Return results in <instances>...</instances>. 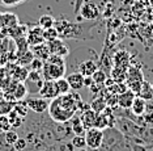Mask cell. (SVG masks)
<instances>
[{"label":"cell","mask_w":153,"mask_h":151,"mask_svg":"<svg viewBox=\"0 0 153 151\" xmlns=\"http://www.w3.org/2000/svg\"><path fill=\"white\" fill-rule=\"evenodd\" d=\"M54 82H55V86H56L59 96H62V95H67L69 91H71V87H69V84H68L65 78H59L56 80H54Z\"/></svg>","instance_id":"cell-29"},{"label":"cell","mask_w":153,"mask_h":151,"mask_svg":"<svg viewBox=\"0 0 153 151\" xmlns=\"http://www.w3.org/2000/svg\"><path fill=\"white\" fill-rule=\"evenodd\" d=\"M13 146H15L16 151H25L27 149V142H26V139L24 138V137H20Z\"/></svg>","instance_id":"cell-39"},{"label":"cell","mask_w":153,"mask_h":151,"mask_svg":"<svg viewBox=\"0 0 153 151\" xmlns=\"http://www.w3.org/2000/svg\"><path fill=\"white\" fill-rule=\"evenodd\" d=\"M151 151H153V149H152V150H151Z\"/></svg>","instance_id":"cell-46"},{"label":"cell","mask_w":153,"mask_h":151,"mask_svg":"<svg viewBox=\"0 0 153 151\" xmlns=\"http://www.w3.org/2000/svg\"><path fill=\"white\" fill-rule=\"evenodd\" d=\"M13 110L17 112V113L21 116V117H26V116L29 114V108H27L25 100L16 101V103H15V107H13Z\"/></svg>","instance_id":"cell-30"},{"label":"cell","mask_w":153,"mask_h":151,"mask_svg":"<svg viewBox=\"0 0 153 151\" xmlns=\"http://www.w3.org/2000/svg\"><path fill=\"white\" fill-rule=\"evenodd\" d=\"M97 116H98V113H96L92 108H89V109H86V110L80 113V118H81V121H82V124H84L86 130L90 128H94Z\"/></svg>","instance_id":"cell-18"},{"label":"cell","mask_w":153,"mask_h":151,"mask_svg":"<svg viewBox=\"0 0 153 151\" xmlns=\"http://www.w3.org/2000/svg\"><path fill=\"white\" fill-rule=\"evenodd\" d=\"M0 96H1V89H0Z\"/></svg>","instance_id":"cell-44"},{"label":"cell","mask_w":153,"mask_h":151,"mask_svg":"<svg viewBox=\"0 0 153 151\" xmlns=\"http://www.w3.org/2000/svg\"><path fill=\"white\" fill-rule=\"evenodd\" d=\"M4 135H5V141L8 142L9 145H15V143L17 142V139L20 138V134L16 129H11V130L5 131Z\"/></svg>","instance_id":"cell-34"},{"label":"cell","mask_w":153,"mask_h":151,"mask_svg":"<svg viewBox=\"0 0 153 151\" xmlns=\"http://www.w3.org/2000/svg\"><path fill=\"white\" fill-rule=\"evenodd\" d=\"M115 121H117V117H115V114H114L113 109H110V108L107 107L102 113H98V116H97L94 128H98L101 130H105L107 128L115 126Z\"/></svg>","instance_id":"cell-8"},{"label":"cell","mask_w":153,"mask_h":151,"mask_svg":"<svg viewBox=\"0 0 153 151\" xmlns=\"http://www.w3.org/2000/svg\"><path fill=\"white\" fill-rule=\"evenodd\" d=\"M90 108H92V109L94 110L96 113H102V112L107 108L106 99H105V97H102V96L93 99L92 103H90Z\"/></svg>","instance_id":"cell-25"},{"label":"cell","mask_w":153,"mask_h":151,"mask_svg":"<svg viewBox=\"0 0 153 151\" xmlns=\"http://www.w3.org/2000/svg\"><path fill=\"white\" fill-rule=\"evenodd\" d=\"M12 129V125L9 122L8 116H0V131H8Z\"/></svg>","instance_id":"cell-37"},{"label":"cell","mask_w":153,"mask_h":151,"mask_svg":"<svg viewBox=\"0 0 153 151\" xmlns=\"http://www.w3.org/2000/svg\"><path fill=\"white\" fill-rule=\"evenodd\" d=\"M80 16L82 17V20L86 21H93V20H98L101 16L98 5L94 3H89L86 2L82 4V7L80 8Z\"/></svg>","instance_id":"cell-10"},{"label":"cell","mask_w":153,"mask_h":151,"mask_svg":"<svg viewBox=\"0 0 153 151\" xmlns=\"http://www.w3.org/2000/svg\"><path fill=\"white\" fill-rule=\"evenodd\" d=\"M4 28V15L0 12V30Z\"/></svg>","instance_id":"cell-41"},{"label":"cell","mask_w":153,"mask_h":151,"mask_svg":"<svg viewBox=\"0 0 153 151\" xmlns=\"http://www.w3.org/2000/svg\"><path fill=\"white\" fill-rule=\"evenodd\" d=\"M71 143H72V146H74L75 150L85 149V147H86L85 135H74V137L71 138Z\"/></svg>","instance_id":"cell-32"},{"label":"cell","mask_w":153,"mask_h":151,"mask_svg":"<svg viewBox=\"0 0 153 151\" xmlns=\"http://www.w3.org/2000/svg\"><path fill=\"white\" fill-rule=\"evenodd\" d=\"M90 26H86L84 24L69 23V21L64 20V19L55 21V24H54V28L58 30L59 38H62V40H64V38H80V37H82L85 33V30H88Z\"/></svg>","instance_id":"cell-3"},{"label":"cell","mask_w":153,"mask_h":151,"mask_svg":"<svg viewBox=\"0 0 153 151\" xmlns=\"http://www.w3.org/2000/svg\"><path fill=\"white\" fill-rule=\"evenodd\" d=\"M67 66L65 65H56L45 61L43 68H42V76L45 80H56L59 78H64Z\"/></svg>","instance_id":"cell-5"},{"label":"cell","mask_w":153,"mask_h":151,"mask_svg":"<svg viewBox=\"0 0 153 151\" xmlns=\"http://www.w3.org/2000/svg\"><path fill=\"white\" fill-rule=\"evenodd\" d=\"M151 28H152V29H151V33H152V36H153V25H152Z\"/></svg>","instance_id":"cell-42"},{"label":"cell","mask_w":153,"mask_h":151,"mask_svg":"<svg viewBox=\"0 0 153 151\" xmlns=\"http://www.w3.org/2000/svg\"><path fill=\"white\" fill-rule=\"evenodd\" d=\"M25 0H1V4H4L7 7H13V5H19L24 3Z\"/></svg>","instance_id":"cell-40"},{"label":"cell","mask_w":153,"mask_h":151,"mask_svg":"<svg viewBox=\"0 0 153 151\" xmlns=\"http://www.w3.org/2000/svg\"><path fill=\"white\" fill-rule=\"evenodd\" d=\"M65 79H67V82H68V84H69V87H71L72 91H80L82 87H84L85 76L81 75L79 71L71 72Z\"/></svg>","instance_id":"cell-16"},{"label":"cell","mask_w":153,"mask_h":151,"mask_svg":"<svg viewBox=\"0 0 153 151\" xmlns=\"http://www.w3.org/2000/svg\"><path fill=\"white\" fill-rule=\"evenodd\" d=\"M0 4H1V0H0Z\"/></svg>","instance_id":"cell-45"},{"label":"cell","mask_w":153,"mask_h":151,"mask_svg":"<svg viewBox=\"0 0 153 151\" xmlns=\"http://www.w3.org/2000/svg\"><path fill=\"white\" fill-rule=\"evenodd\" d=\"M152 95H153V84H152Z\"/></svg>","instance_id":"cell-43"},{"label":"cell","mask_w":153,"mask_h":151,"mask_svg":"<svg viewBox=\"0 0 153 151\" xmlns=\"http://www.w3.org/2000/svg\"><path fill=\"white\" fill-rule=\"evenodd\" d=\"M97 70H98V65H97L96 61H93V59L81 61L79 63V67H77V71L84 76H92Z\"/></svg>","instance_id":"cell-15"},{"label":"cell","mask_w":153,"mask_h":151,"mask_svg":"<svg viewBox=\"0 0 153 151\" xmlns=\"http://www.w3.org/2000/svg\"><path fill=\"white\" fill-rule=\"evenodd\" d=\"M32 51H33L34 57L38 58V59H42V61H46V59L50 57V54H51L47 42H43V44L32 46Z\"/></svg>","instance_id":"cell-20"},{"label":"cell","mask_w":153,"mask_h":151,"mask_svg":"<svg viewBox=\"0 0 153 151\" xmlns=\"http://www.w3.org/2000/svg\"><path fill=\"white\" fill-rule=\"evenodd\" d=\"M19 134L26 139L29 151H43L48 145L58 141H69L72 133L68 122H55L50 114L46 113H29L25 117V122L19 128Z\"/></svg>","instance_id":"cell-1"},{"label":"cell","mask_w":153,"mask_h":151,"mask_svg":"<svg viewBox=\"0 0 153 151\" xmlns=\"http://www.w3.org/2000/svg\"><path fill=\"white\" fill-rule=\"evenodd\" d=\"M98 151H132L130 141L115 126L103 130V141Z\"/></svg>","instance_id":"cell-2"},{"label":"cell","mask_w":153,"mask_h":151,"mask_svg":"<svg viewBox=\"0 0 153 151\" xmlns=\"http://www.w3.org/2000/svg\"><path fill=\"white\" fill-rule=\"evenodd\" d=\"M43 38L46 42H50L53 40H56L59 38V34H58V30L55 28H48V29H43Z\"/></svg>","instance_id":"cell-35"},{"label":"cell","mask_w":153,"mask_h":151,"mask_svg":"<svg viewBox=\"0 0 153 151\" xmlns=\"http://www.w3.org/2000/svg\"><path fill=\"white\" fill-rule=\"evenodd\" d=\"M106 78H107V76H106L105 71H103V70H101V68H98V70H97V71L92 75L93 83H94V84H100V86H103V84H105V82L107 80Z\"/></svg>","instance_id":"cell-33"},{"label":"cell","mask_w":153,"mask_h":151,"mask_svg":"<svg viewBox=\"0 0 153 151\" xmlns=\"http://www.w3.org/2000/svg\"><path fill=\"white\" fill-rule=\"evenodd\" d=\"M48 114L53 118L55 122H59V124H64V122H68L72 117L76 114L75 112L69 110L68 108H65L63 104L60 103L59 97L50 101V107H48Z\"/></svg>","instance_id":"cell-4"},{"label":"cell","mask_w":153,"mask_h":151,"mask_svg":"<svg viewBox=\"0 0 153 151\" xmlns=\"http://www.w3.org/2000/svg\"><path fill=\"white\" fill-rule=\"evenodd\" d=\"M38 95L45 97V99H47V100L56 99L59 96V93H58V89H56V86H55L54 80H45L43 84H42V88H41Z\"/></svg>","instance_id":"cell-13"},{"label":"cell","mask_w":153,"mask_h":151,"mask_svg":"<svg viewBox=\"0 0 153 151\" xmlns=\"http://www.w3.org/2000/svg\"><path fill=\"white\" fill-rule=\"evenodd\" d=\"M3 15H4V28L11 29V28H15L19 25V17H17V15L12 12H5Z\"/></svg>","instance_id":"cell-28"},{"label":"cell","mask_w":153,"mask_h":151,"mask_svg":"<svg viewBox=\"0 0 153 151\" xmlns=\"http://www.w3.org/2000/svg\"><path fill=\"white\" fill-rule=\"evenodd\" d=\"M43 82H45V79L41 71H30L24 83H25V86L27 88V93L34 95V93H39Z\"/></svg>","instance_id":"cell-6"},{"label":"cell","mask_w":153,"mask_h":151,"mask_svg":"<svg viewBox=\"0 0 153 151\" xmlns=\"http://www.w3.org/2000/svg\"><path fill=\"white\" fill-rule=\"evenodd\" d=\"M0 151H16L15 146L9 145V143L5 141L4 131H0Z\"/></svg>","instance_id":"cell-36"},{"label":"cell","mask_w":153,"mask_h":151,"mask_svg":"<svg viewBox=\"0 0 153 151\" xmlns=\"http://www.w3.org/2000/svg\"><path fill=\"white\" fill-rule=\"evenodd\" d=\"M26 41H27V44H29V46H36V45H39V44L46 42L45 41V38H43V29L39 25L27 29Z\"/></svg>","instance_id":"cell-11"},{"label":"cell","mask_w":153,"mask_h":151,"mask_svg":"<svg viewBox=\"0 0 153 151\" xmlns=\"http://www.w3.org/2000/svg\"><path fill=\"white\" fill-rule=\"evenodd\" d=\"M148 109V104H147V100H144L143 97L140 96H136L134 100V103H132L130 110L134 113L135 116H139V117H141V116L145 114V112Z\"/></svg>","instance_id":"cell-17"},{"label":"cell","mask_w":153,"mask_h":151,"mask_svg":"<svg viewBox=\"0 0 153 151\" xmlns=\"http://www.w3.org/2000/svg\"><path fill=\"white\" fill-rule=\"evenodd\" d=\"M27 95V88L25 86L24 82H17L15 88H13V97H15L16 101H20V100H25Z\"/></svg>","instance_id":"cell-22"},{"label":"cell","mask_w":153,"mask_h":151,"mask_svg":"<svg viewBox=\"0 0 153 151\" xmlns=\"http://www.w3.org/2000/svg\"><path fill=\"white\" fill-rule=\"evenodd\" d=\"M55 24V19L50 15H43L39 17L38 20V25H39L42 29H48V28H53Z\"/></svg>","instance_id":"cell-31"},{"label":"cell","mask_w":153,"mask_h":151,"mask_svg":"<svg viewBox=\"0 0 153 151\" xmlns=\"http://www.w3.org/2000/svg\"><path fill=\"white\" fill-rule=\"evenodd\" d=\"M86 147L93 150H98L103 141V130L98 128H90L85 131Z\"/></svg>","instance_id":"cell-9"},{"label":"cell","mask_w":153,"mask_h":151,"mask_svg":"<svg viewBox=\"0 0 153 151\" xmlns=\"http://www.w3.org/2000/svg\"><path fill=\"white\" fill-rule=\"evenodd\" d=\"M47 45H48V49H50L51 54H58L64 58L69 54V47L65 45L64 40H62V38H56V40L47 42Z\"/></svg>","instance_id":"cell-12"},{"label":"cell","mask_w":153,"mask_h":151,"mask_svg":"<svg viewBox=\"0 0 153 151\" xmlns=\"http://www.w3.org/2000/svg\"><path fill=\"white\" fill-rule=\"evenodd\" d=\"M135 97H136V93L131 89H127L124 92L119 93L118 95V107L122 108V109H130Z\"/></svg>","instance_id":"cell-14"},{"label":"cell","mask_w":153,"mask_h":151,"mask_svg":"<svg viewBox=\"0 0 153 151\" xmlns=\"http://www.w3.org/2000/svg\"><path fill=\"white\" fill-rule=\"evenodd\" d=\"M8 118H9V122H11V125H12V129H16V130L19 128H21L24 125V122H25V117H21V116L15 110H12L11 113L8 114Z\"/></svg>","instance_id":"cell-27"},{"label":"cell","mask_w":153,"mask_h":151,"mask_svg":"<svg viewBox=\"0 0 153 151\" xmlns=\"http://www.w3.org/2000/svg\"><path fill=\"white\" fill-rule=\"evenodd\" d=\"M15 103H13V101L7 100L5 97L1 95V96H0V116H8L13 110Z\"/></svg>","instance_id":"cell-24"},{"label":"cell","mask_w":153,"mask_h":151,"mask_svg":"<svg viewBox=\"0 0 153 151\" xmlns=\"http://www.w3.org/2000/svg\"><path fill=\"white\" fill-rule=\"evenodd\" d=\"M139 95L137 96L143 97L144 100H153V95H152V84L148 82H143L140 86V89H139Z\"/></svg>","instance_id":"cell-26"},{"label":"cell","mask_w":153,"mask_h":151,"mask_svg":"<svg viewBox=\"0 0 153 151\" xmlns=\"http://www.w3.org/2000/svg\"><path fill=\"white\" fill-rule=\"evenodd\" d=\"M69 125H71L74 135H85L86 129H85V126H84L81 118H80L79 116H74V117L69 120Z\"/></svg>","instance_id":"cell-21"},{"label":"cell","mask_w":153,"mask_h":151,"mask_svg":"<svg viewBox=\"0 0 153 151\" xmlns=\"http://www.w3.org/2000/svg\"><path fill=\"white\" fill-rule=\"evenodd\" d=\"M34 58H36V57H34L33 51L32 50H26L25 53H21V54L17 55L16 63H17V65L24 66V67H25V66H30V63L33 62Z\"/></svg>","instance_id":"cell-23"},{"label":"cell","mask_w":153,"mask_h":151,"mask_svg":"<svg viewBox=\"0 0 153 151\" xmlns=\"http://www.w3.org/2000/svg\"><path fill=\"white\" fill-rule=\"evenodd\" d=\"M43 151H76L71 141H58L46 146Z\"/></svg>","instance_id":"cell-19"},{"label":"cell","mask_w":153,"mask_h":151,"mask_svg":"<svg viewBox=\"0 0 153 151\" xmlns=\"http://www.w3.org/2000/svg\"><path fill=\"white\" fill-rule=\"evenodd\" d=\"M26 105L29 110L34 112V113H46L50 107V100L45 99L42 96H29L25 99Z\"/></svg>","instance_id":"cell-7"},{"label":"cell","mask_w":153,"mask_h":151,"mask_svg":"<svg viewBox=\"0 0 153 151\" xmlns=\"http://www.w3.org/2000/svg\"><path fill=\"white\" fill-rule=\"evenodd\" d=\"M43 65H45V61H42V59H38V58H34L33 62L30 63L29 67H30L32 71H41V72H42Z\"/></svg>","instance_id":"cell-38"}]
</instances>
